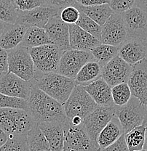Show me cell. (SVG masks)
<instances>
[{"mask_svg": "<svg viewBox=\"0 0 147 151\" xmlns=\"http://www.w3.org/2000/svg\"><path fill=\"white\" fill-rule=\"evenodd\" d=\"M33 83L39 89L64 105L69 98L76 83L73 78L57 72L39 73L36 71Z\"/></svg>", "mask_w": 147, "mask_h": 151, "instance_id": "7a4b0ae2", "label": "cell"}, {"mask_svg": "<svg viewBox=\"0 0 147 151\" xmlns=\"http://www.w3.org/2000/svg\"><path fill=\"white\" fill-rule=\"evenodd\" d=\"M69 120L71 121L72 124L74 126L80 125V124H83V119H82V118L79 117V116H75V117L72 118V119H69Z\"/></svg>", "mask_w": 147, "mask_h": 151, "instance_id": "ee69618b", "label": "cell"}, {"mask_svg": "<svg viewBox=\"0 0 147 151\" xmlns=\"http://www.w3.org/2000/svg\"><path fill=\"white\" fill-rule=\"evenodd\" d=\"M121 15L127 30V37L147 41L146 12L134 6L123 12Z\"/></svg>", "mask_w": 147, "mask_h": 151, "instance_id": "4fadbf2b", "label": "cell"}, {"mask_svg": "<svg viewBox=\"0 0 147 151\" xmlns=\"http://www.w3.org/2000/svg\"><path fill=\"white\" fill-rule=\"evenodd\" d=\"M132 71V65L118 55L103 67L101 77L113 87L121 83H127Z\"/></svg>", "mask_w": 147, "mask_h": 151, "instance_id": "9a60e30c", "label": "cell"}, {"mask_svg": "<svg viewBox=\"0 0 147 151\" xmlns=\"http://www.w3.org/2000/svg\"><path fill=\"white\" fill-rule=\"evenodd\" d=\"M115 116L119 119L124 134H126L142 125L147 117V106L132 95L129 101L125 105H115Z\"/></svg>", "mask_w": 147, "mask_h": 151, "instance_id": "277c9868", "label": "cell"}, {"mask_svg": "<svg viewBox=\"0 0 147 151\" xmlns=\"http://www.w3.org/2000/svg\"><path fill=\"white\" fill-rule=\"evenodd\" d=\"M65 114L71 119L75 116L84 119L93 112L98 105L82 85L76 84L64 105Z\"/></svg>", "mask_w": 147, "mask_h": 151, "instance_id": "5b68a950", "label": "cell"}, {"mask_svg": "<svg viewBox=\"0 0 147 151\" xmlns=\"http://www.w3.org/2000/svg\"><path fill=\"white\" fill-rule=\"evenodd\" d=\"M127 37V30L122 15L113 12L101 26V42L119 47Z\"/></svg>", "mask_w": 147, "mask_h": 151, "instance_id": "8fae6325", "label": "cell"}, {"mask_svg": "<svg viewBox=\"0 0 147 151\" xmlns=\"http://www.w3.org/2000/svg\"><path fill=\"white\" fill-rule=\"evenodd\" d=\"M27 27L20 23H6L4 31L0 36V47L9 50L20 45L24 37Z\"/></svg>", "mask_w": 147, "mask_h": 151, "instance_id": "7402d4cb", "label": "cell"}, {"mask_svg": "<svg viewBox=\"0 0 147 151\" xmlns=\"http://www.w3.org/2000/svg\"><path fill=\"white\" fill-rule=\"evenodd\" d=\"M0 151H30L26 134L10 136L0 147Z\"/></svg>", "mask_w": 147, "mask_h": 151, "instance_id": "4dcf8cb0", "label": "cell"}, {"mask_svg": "<svg viewBox=\"0 0 147 151\" xmlns=\"http://www.w3.org/2000/svg\"><path fill=\"white\" fill-rule=\"evenodd\" d=\"M118 55L133 65L147 58V41L127 37L119 46Z\"/></svg>", "mask_w": 147, "mask_h": 151, "instance_id": "ac0fdd59", "label": "cell"}, {"mask_svg": "<svg viewBox=\"0 0 147 151\" xmlns=\"http://www.w3.org/2000/svg\"><path fill=\"white\" fill-rule=\"evenodd\" d=\"M115 116V105L113 106H101L97 108L83 119V125L93 141V144L100 151L97 143V137L101 130Z\"/></svg>", "mask_w": 147, "mask_h": 151, "instance_id": "9c48e42d", "label": "cell"}, {"mask_svg": "<svg viewBox=\"0 0 147 151\" xmlns=\"http://www.w3.org/2000/svg\"><path fill=\"white\" fill-rule=\"evenodd\" d=\"M8 137V135L0 128V147H1L7 141Z\"/></svg>", "mask_w": 147, "mask_h": 151, "instance_id": "7bdbcfd3", "label": "cell"}, {"mask_svg": "<svg viewBox=\"0 0 147 151\" xmlns=\"http://www.w3.org/2000/svg\"><path fill=\"white\" fill-rule=\"evenodd\" d=\"M18 108L28 111V100L19 97H11L0 92V108Z\"/></svg>", "mask_w": 147, "mask_h": 151, "instance_id": "836d02e7", "label": "cell"}, {"mask_svg": "<svg viewBox=\"0 0 147 151\" xmlns=\"http://www.w3.org/2000/svg\"><path fill=\"white\" fill-rule=\"evenodd\" d=\"M85 89L98 105H115L112 99V86H110L102 77L85 86Z\"/></svg>", "mask_w": 147, "mask_h": 151, "instance_id": "ffe728a7", "label": "cell"}, {"mask_svg": "<svg viewBox=\"0 0 147 151\" xmlns=\"http://www.w3.org/2000/svg\"><path fill=\"white\" fill-rule=\"evenodd\" d=\"M100 151H130L125 139L124 134L115 142Z\"/></svg>", "mask_w": 147, "mask_h": 151, "instance_id": "74e56055", "label": "cell"}, {"mask_svg": "<svg viewBox=\"0 0 147 151\" xmlns=\"http://www.w3.org/2000/svg\"><path fill=\"white\" fill-rule=\"evenodd\" d=\"M77 2L84 6H93L109 4V0H77Z\"/></svg>", "mask_w": 147, "mask_h": 151, "instance_id": "60d3db41", "label": "cell"}, {"mask_svg": "<svg viewBox=\"0 0 147 151\" xmlns=\"http://www.w3.org/2000/svg\"><path fill=\"white\" fill-rule=\"evenodd\" d=\"M80 12L74 6H69L63 8L60 12L62 20L68 24H76L80 18Z\"/></svg>", "mask_w": 147, "mask_h": 151, "instance_id": "e575fe53", "label": "cell"}, {"mask_svg": "<svg viewBox=\"0 0 147 151\" xmlns=\"http://www.w3.org/2000/svg\"><path fill=\"white\" fill-rule=\"evenodd\" d=\"M5 26H6V23H4V22H3L2 20H0V36L1 35V34H2L3 31H4Z\"/></svg>", "mask_w": 147, "mask_h": 151, "instance_id": "bcb514c9", "label": "cell"}, {"mask_svg": "<svg viewBox=\"0 0 147 151\" xmlns=\"http://www.w3.org/2000/svg\"><path fill=\"white\" fill-rule=\"evenodd\" d=\"M135 6L139 7L147 13V0H135Z\"/></svg>", "mask_w": 147, "mask_h": 151, "instance_id": "b9f144b4", "label": "cell"}, {"mask_svg": "<svg viewBox=\"0 0 147 151\" xmlns=\"http://www.w3.org/2000/svg\"><path fill=\"white\" fill-rule=\"evenodd\" d=\"M61 9L44 4L40 7L27 11H19L17 23L26 27L44 28L52 18L59 15Z\"/></svg>", "mask_w": 147, "mask_h": 151, "instance_id": "7c38bea8", "label": "cell"}, {"mask_svg": "<svg viewBox=\"0 0 147 151\" xmlns=\"http://www.w3.org/2000/svg\"><path fill=\"white\" fill-rule=\"evenodd\" d=\"M64 132V147L73 151H98L83 124L74 126L69 119L63 122Z\"/></svg>", "mask_w": 147, "mask_h": 151, "instance_id": "ba28073f", "label": "cell"}, {"mask_svg": "<svg viewBox=\"0 0 147 151\" xmlns=\"http://www.w3.org/2000/svg\"><path fill=\"white\" fill-rule=\"evenodd\" d=\"M103 66L95 59L89 61L83 66L78 72L74 81L76 84L86 86L101 78Z\"/></svg>", "mask_w": 147, "mask_h": 151, "instance_id": "cb8c5ba5", "label": "cell"}, {"mask_svg": "<svg viewBox=\"0 0 147 151\" xmlns=\"http://www.w3.org/2000/svg\"><path fill=\"white\" fill-rule=\"evenodd\" d=\"M36 71L45 73H58L61 55L64 51L54 44L42 45L28 49Z\"/></svg>", "mask_w": 147, "mask_h": 151, "instance_id": "8992f818", "label": "cell"}, {"mask_svg": "<svg viewBox=\"0 0 147 151\" xmlns=\"http://www.w3.org/2000/svg\"><path fill=\"white\" fill-rule=\"evenodd\" d=\"M44 28L52 43L63 51L71 50L69 42V25L62 20L60 14L50 19Z\"/></svg>", "mask_w": 147, "mask_h": 151, "instance_id": "e0dca14e", "label": "cell"}, {"mask_svg": "<svg viewBox=\"0 0 147 151\" xmlns=\"http://www.w3.org/2000/svg\"><path fill=\"white\" fill-rule=\"evenodd\" d=\"M136 151H147V150H145V149H142L140 150H136Z\"/></svg>", "mask_w": 147, "mask_h": 151, "instance_id": "c3c4849f", "label": "cell"}, {"mask_svg": "<svg viewBox=\"0 0 147 151\" xmlns=\"http://www.w3.org/2000/svg\"><path fill=\"white\" fill-rule=\"evenodd\" d=\"M127 84L132 95L147 106V58L132 65Z\"/></svg>", "mask_w": 147, "mask_h": 151, "instance_id": "2e32d148", "label": "cell"}, {"mask_svg": "<svg viewBox=\"0 0 147 151\" xmlns=\"http://www.w3.org/2000/svg\"><path fill=\"white\" fill-rule=\"evenodd\" d=\"M28 112L37 124L42 122H63L67 119L64 105L39 89L33 83L28 99Z\"/></svg>", "mask_w": 147, "mask_h": 151, "instance_id": "6da1fadb", "label": "cell"}, {"mask_svg": "<svg viewBox=\"0 0 147 151\" xmlns=\"http://www.w3.org/2000/svg\"><path fill=\"white\" fill-rule=\"evenodd\" d=\"M44 1L45 4L62 9L69 6H74L77 0H44Z\"/></svg>", "mask_w": 147, "mask_h": 151, "instance_id": "f35d334b", "label": "cell"}, {"mask_svg": "<svg viewBox=\"0 0 147 151\" xmlns=\"http://www.w3.org/2000/svg\"><path fill=\"white\" fill-rule=\"evenodd\" d=\"M142 125L145 127V142L144 145H143V149L147 150V117L144 119Z\"/></svg>", "mask_w": 147, "mask_h": 151, "instance_id": "f6af8a7d", "label": "cell"}, {"mask_svg": "<svg viewBox=\"0 0 147 151\" xmlns=\"http://www.w3.org/2000/svg\"><path fill=\"white\" fill-rule=\"evenodd\" d=\"M49 44L53 43L45 28L32 26L27 28L20 46L30 49Z\"/></svg>", "mask_w": 147, "mask_h": 151, "instance_id": "484cf974", "label": "cell"}, {"mask_svg": "<svg viewBox=\"0 0 147 151\" xmlns=\"http://www.w3.org/2000/svg\"><path fill=\"white\" fill-rule=\"evenodd\" d=\"M30 151H52L46 137L38 124L26 134Z\"/></svg>", "mask_w": 147, "mask_h": 151, "instance_id": "4316f807", "label": "cell"}, {"mask_svg": "<svg viewBox=\"0 0 147 151\" xmlns=\"http://www.w3.org/2000/svg\"><path fill=\"white\" fill-rule=\"evenodd\" d=\"M135 0H109V5L115 13H122L135 6Z\"/></svg>", "mask_w": 147, "mask_h": 151, "instance_id": "d590c367", "label": "cell"}, {"mask_svg": "<svg viewBox=\"0 0 147 151\" xmlns=\"http://www.w3.org/2000/svg\"><path fill=\"white\" fill-rule=\"evenodd\" d=\"M118 50L119 47L101 43L90 52L93 55L94 59L104 67L111 60L117 55Z\"/></svg>", "mask_w": 147, "mask_h": 151, "instance_id": "83f0119b", "label": "cell"}, {"mask_svg": "<svg viewBox=\"0 0 147 151\" xmlns=\"http://www.w3.org/2000/svg\"><path fill=\"white\" fill-rule=\"evenodd\" d=\"M62 151H73V150H69V149H64Z\"/></svg>", "mask_w": 147, "mask_h": 151, "instance_id": "7dc6e473", "label": "cell"}, {"mask_svg": "<svg viewBox=\"0 0 147 151\" xmlns=\"http://www.w3.org/2000/svg\"><path fill=\"white\" fill-rule=\"evenodd\" d=\"M69 42L71 49L91 51L101 42L77 24H69Z\"/></svg>", "mask_w": 147, "mask_h": 151, "instance_id": "d6986e66", "label": "cell"}, {"mask_svg": "<svg viewBox=\"0 0 147 151\" xmlns=\"http://www.w3.org/2000/svg\"><path fill=\"white\" fill-rule=\"evenodd\" d=\"M114 103L117 106H122L129 101L132 97L130 88L127 83H121L112 87Z\"/></svg>", "mask_w": 147, "mask_h": 151, "instance_id": "1f68e13d", "label": "cell"}, {"mask_svg": "<svg viewBox=\"0 0 147 151\" xmlns=\"http://www.w3.org/2000/svg\"><path fill=\"white\" fill-rule=\"evenodd\" d=\"M74 6L77 7L80 10V12L85 14L87 16L96 21L101 26H102L105 23V22L108 20L109 18L114 12L109 4L84 6L79 4L77 1Z\"/></svg>", "mask_w": 147, "mask_h": 151, "instance_id": "d4e9b609", "label": "cell"}, {"mask_svg": "<svg viewBox=\"0 0 147 151\" xmlns=\"http://www.w3.org/2000/svg\"><path fill=\"white\" fill-rule=\"evenodd\" d=\"M46 137L52 151H62L64 147L63 122H42L37 124Z\"/></svg>", "mask_w": 147, "mask_h": 151, "instance_id": "44dd1931", "label": "cell"}, {"mask_svg": "<svg viewBox=\"0 0 147 151\" xmlns=\"http://www.w3.org/2000/svg\"><path fill=\"white\" fill-rule=\"evenodd\" d=\"M76 24L83 28L85 31L93 35L96 39L101 40V26L98 24L96 21L92 20L91 18L87 16L85 14L80 12V18ZM101 42V41H100Z\"/></svg>", "mask_w": 147, "mask_h": 151, "instance_id": "d6a6232c", "label": "cell"}, {"mask_svg": "<svg viewBox=\"0 0 147 151\" xmlns=\"http://www.w3.org/2000/svg\"><path fill=\"white\" fill-rule=\"evenodd\" d=\"M19 11L31 10L45 4L44 0H12Z\"/></svg>", "mask_w": 147, "mask_h": 151, "instance_id": "8d00e7d4", "label": "cell"}, {"mask_svg": "<svg viewBox=\"0 0 147 151\" xmlns=\"http://www.w3.org/2000/svg\"><path fill=\"white\" fill-rule=\"evenodd\" d=\"M19 10L12 0H0V20L14 24L18 21Z\"/></svg>", "mask_w": 147, "mask_h": 151, "instance_id": "f546056e", "label": "cell"}, {"mask_svg": "<svg viewBox=\"0 0 147 151\" xmlns=\"http://www.w3.org/2000/svg\"><path fill=\"white\" fill-rule=\"evenodd\" d=\"M32 86V80L26 81L9 71L0 74V92L6 95L28 100Z\"/></svg>", "mask_w": 147, "mask_h": 151, "instance_id": "5bb4252c", "label": "cell"}, {"mask_svg": "<svg viewBox=\"0 0 147 151\" xmlns=\"http://www.w3.org/2000/svg\"><path fill=\"white\" fill-rule=\"evenodd\" d=\"M123 134L124 132L119 119L114 116L98 136L97 143L100 150L115 142Z\"/></svg>", "mask_w": 147, "mask_h": 151, "instance_id": "603a6c76", "label": "cell"}, {"mask_svg": "<svg viewBox=\"0 0 147 151\" xmlns=\"http://www.w3.org/2000/svg\"><path fill=\"white\" fill-rule=\"evenodd\" d=\"M93 59V55L89 51L73 49L66 50L60 60L58 73L74 79L83 66Z\"/></svg>", "mask_w": 147, "mask_h": 151, "instance_id": "30bf717a", "label": "cell"}, {"mask_svg": "<svg viewBox=\"0 0 147 151\" xmlns=\"http://www.w3.org/2000/svg\"><path fill=\"white\" fill-rule=\"evenodd\" d=\"M8 71L26 81H31L35 76V68L28 48L18 46L7 50Z\"/></svg>", "mask_w": 147, "mask_h": 151, "instance_id": "52a82bcc", "label": "cell"}, {"mask_svg": "<svg viewBox=\"0 0 147 151\" xmlns=\"http://www.w3.org/2000/svg\"><path fill=\"white\" fill-rule=\"evenodd\" d=\"M37 124L28 111L18 108H0V128L8 137L26 134Z\"/></svg>", "mask_w": 147, "mask_h": 151, "instance_id": "3957f363", "label": "cell"}, {"mask_svg": "<svg viewBox=\"0 0 147 151\" xmlns=\"http://www.w3.org/2000/svg\"><path fill=\"white\" fill-rule=\"evenodd\" d=\"M8 71V55L7 50L0 47V74Z\"/></svg>", "mask_w": 147, "mask_h": 151, "instance_id": "ab89813d", "label": "cell"}, {"mask_svg": "<svg viewBox=\"0 0 147 151\" xmlns=\"http://www.w3.org/2000/svg\"><path fill=\"white\" fill-rule=\"evenodd\" d=\"M124 134L126 144L130 151L143 149L145 142V127L143 125L138 126Z\"/></svg>", "mask_w": 147, "mask_h": 151, "instance_id": "f1b7e54d", "label": "cell"}]
</instances>
